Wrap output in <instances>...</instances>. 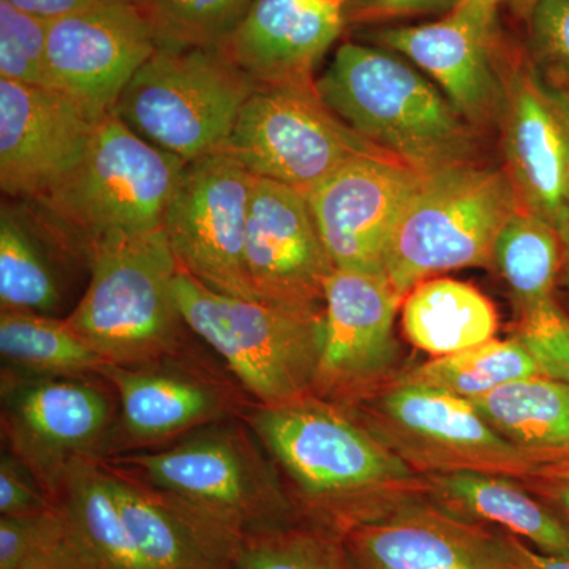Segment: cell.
<instances>
[{
  "instance_id": "cell-1",
  "label": "cell",
  "mask_w": 569,
  "mask_h": 569,
  "mask_svg": "<svg viewBox=\"0 0 569 569\" xmlns=\"http://www.w3.org/2000/svg\"><path fill=\"white\" fill-rule=\"evenodd\" d=\"M239 418L274 460L305 522L343 535L426 497V478L346 406L307 395L280 406H247Z\"/></svg>"
},
{
  "instance_id": "cell-2",
  "label": "cell",
  "mask_w": 569,
  "mask_h": 569,
  "mask_svg": "<svg viewBox=\"0 0 569 569\" xmlns=\"http://www.w3.org/2000/svg\"><path fill=\"white\" fill-rule=\"evenodd\" d=\"M316 88L356 134L421 174L477 163L478 130L395 52L353 41L340 44Z\"/></svg>"
},
{
  "instance_id": "cell-3",
  "label": "cell",
  "mask_w": 569,
  "mask_h": 569,
  "mask_svg": "<svg viewBox=\"0 0 569 569\" xmlns=\"http://www.w3.org/2000/svg\"><path fill=\"white\" fill-rule=\"evenodd\" d=\"M186 163L110 111L100 119L80 167L33 203L56 242L86 261L89 250L111 236L162 230Z\"/></svg>"
},
{
  "instance_id": "cell-4",
  "label": "cell",
  "mask_w": 569,
  "mask_h": 569,
  "mask_svg": "<svg viewBox=\"0 0 569 569\" xmlns=\"http://www.w3.org/2000/svg\"><path fill=\"white\" fill-rule=\"evenodd\" d=\"M86 293L66 318L108 365L183 358L186 321L174 295L179 271L167 234H119L89 250Z\"/></svg>"
},
{
  "instance_id": "cell-5",
  "label": "cell",
  "mask_w": 569,
  "mask_h": 569,
  "mask_svg": "<svg viewBox=\"0 0 569 569\" xmlns=\"http://www.w3.org/2000/svg\"><path fill=\"white\" fill-rule=\"evenodd\" d=\"M242 539L301 520L274 460L241 418L194 430L173 447L103 458Z\"/></svg>"
},
{
  "instance_id": "cell-6",
  "label": "cell",
  "mask_w": 569,
  "mask_h": 569,
  "mask_svg": "<svg viewBox=\"0 0 569 569\" xmlns=\"http://www.w3.org/2000/svg\"><path fill=\"white\" fill-rule=\"evenodd\" d=\"M174 295L187 329L223 359L254 403L280 406L312 395L325 306L291 307L220 293L181 268Z\"/></svg>"
},
{
  "instance_id": "cell-7",
  "label": "cell",
  "mask_w": 569,
  "mask_h": 569,
  "mask_svg": "<svg viewBox=\"0 0 569 569\" xmlns=\"http://www.w3.org/2000/svg\"><path fill=\"white\" fill-rule=\"evenodd\" d=\"M257 82L223 48L159 44L112 112L183 162L222 152Z\"/></svg>"
},
{
  "instance_id": "cell-8",
  "label": "cell",
  "mask_w": 569,
  "mask_h": 569,
  "mask_svg": "<svg viewBox=\"0 0 569 569\" xmlns=\"http://www.w3.org/2000/svg\"><path fill=\"white\" fill-rule=\"evenodd\" d=\"M519 208L505 168L466 163L426 174L392 234L389 283L406 298L441 272L492 266L497 236Z\"/></svg>"
},
{
  "instance_id": "cell-9",
  "label": "cell",
  "mask_w": 569,
  "mask_h": 569,
  "mask_svg": "<svg viewBox=\"0 0 569 569\" xmlns=\"http://www.w3.org/2000/svg\"><path fill=\"white\" fill-rule=\"evenodd\" d=\"M346 407L422 477L477 471L530 485L546 468L501 437L470 400L399 377Z\"/></svg>"
},
{
  "instance_id": "cell-10",
  "label": "cell",
  "mask_w": 569,
  "mask_h": 569,
  "mask_svg": "<svg viewBox=\"0 0 569 569\" xmlns=\"http://www.w3.org/2000/svg\"><path fill=\"white\" fill-rule=\"evenodd\" d=\"M222 152L254 178L283 183L306 197L355 157L388 153L340 121L321 100L316 81L258 86Z\"/></svg>"
},
{
  "instance_id": "cell-11",
  "label": "cell",
  "mask_w": 569,
  "mask_h": 569,
  "mask_svg": "<svg viewBox=\"0 0 569 569\" xmlns=\"http://www.w3.org/2000/svg\"><path fill=\"white\" fill-rule=\"evenodd\" d=\"M99 376H22L2 370V433L54 501L67 467L107 458L116 421L114 397Z\"/></svg>"
},
{
  "instance_id": "cell-12",
  "label": "cell",
  "mask_w": 569,
  "mask_h": 569,
  "mask_svg": "<svg viewBox=\"0 0 569 569\" xmlns=\"http://www.w3.org/2000/svg\"><path fill=\"white\" fill-rule=\"evenodd\" d=\"M254 176L227 153L183 167L163 231L179 268L220 293L254 298L246 264Z\"/></svg>"
},
{
  "instance_id": "cell-13",
  "label": "cell",
  "mask_w": 569,
  "mask_h": 569,
  "mask_svg": "<svg viewBox=\"0 0 569 569\" xmlns=\"http://www.w3.org/2000/svg\"><path fill=\"white\" fill-rule=\"evenodd\" d=\"M403 298L385 274L335 269L325 287V332L312 395L351 406L399 376L395 336Z\"/></svg>"
},
{
  "instance_id": "cell-14",
  "label": "cell",
  "mask_w": 569,
  "mask_h": 569,
  "mask_svg": "<svg viewBox=\"0 0 569 569\" xmlns=\"http://www.w3.org/2000/svg\"><path fill=\"white\" fill-rule=\"evenodd\" d=\"M497 11L467 0L438 21L385 28L367 39L425 70L473 129H488L500 123L507 92Z\"/></svg>"
},
{
  "instance_id": "cell-15",
  "label": "cell",
  "mask_w": 569,
  "mask_h": 569,
  "mask_svg": "<svg viewBox=\"0 0 569 569\" xmlns=\"http://www.w3.org/2000/svg\"><path fill=\"white\" fill-rule=\"evenodd\" d=\"M425 176L389 153H367L307 194L336 269L385 274L397 223Z\"/></svg>"
},
{
  "instance_id": "cell-16",
  "label": "cell",
  "mask_w": 569,
  "mask_h": 569,
  "mask_svg": "<svg viewBox=\"0 0 569 569\" xmlns=\"http://www.w3.org/2000/svg\"><path fill=\"white\" fill-rule=\"evenodd\" d=\"M157 47L156 29L134 0H104L56 18L47 40L51 88L107 114Z\"/></svg>"
},
{
  "instance_id": "cell-17",
  "label": "cell",
  "mask_w": 569,
  "mask_h": 569,
  "mask_svg": "<svg viewBox=\"0 0 569 569\" xmlns=\"http://www.w3.org/2000/svg\"><path fill=\"white\" fill-rule=\"evenodd\" d=\"M103 116L58 89L0 78L2 192L28 201L51 193L80 167Z\"/></svg>"
},
{
  "instance_id": "cell-18",
  "label": "cell",
  "mask_w": 569,
  "mask_h": 569,
  "mask_svg": "<svg viewBox=\"0 0 569 569\" xmlns=\"http://www.w3.org/2000/svg\"><path fill=\"white\" fill-rule=\"evenodd\" d=\"M99 377L110 383L119 402L107 458L189 436L239 417L247 407L231 385L190 365L186 356L156 365H107Z\"/></svg>"
},
{
  "instance_id": "cell-19",
  "label": "cell",
  "mask_w": 569,
  "mask_h": 569,
  "mask_svg": "<svg viewBox=\"0 0 569 569\" xmlns=\"http://www.w3.org/2000/svg\"><path fill=\"white\" fill-rule=\"evenodd\" d=\"M246 264L254 298L291 307H323L335 271L305 193L254 178L247 217Z\"/></svg>"
},
{
  "instance_id": "cell-20",
  "label": "cell",
  "mask_w": 569,
  "mask_h": 569,
  "mask_svg": "<svg viewBox=\"0 0 569 569\" xmlns=\"http://www.w3.org/2000/svg\"><path fill=\"white\" fill-rule=\"evenodd\" d=\"M355 569H512L500 531L415 498L342 535Z\"/></svg>"
},
{
  "instance_id": "cell-21",
  "label": "cell",
  "mask_w": 569,
  "mask_h": 569,
  "mask_svg": "<svg viewBox=\"0 0 569 569\" xmlns=\"http://www.w3.org/2000/svg\"><path fill=\"white\" fill-rule=\"evenodd\" d=\"M500 126L505 171L520 206L557 231L569 206V108L535 77L527 59L505 73Z\"/></svg>"
},
{
  "instance_id": "cell-22",
  "label": "cell",
  "mask_w": 569,
  "mask_h": 569,
  "mask_svg": "<svg viewBox=\"0 0 569 569\" xmlns=\"http://www.w3.org/2000/svg\"><path fill=\"white\" fill-rule=\"evenodd\" d=\"M346 0H254L223 50L258 86L312 82L346 26Z\"/></svg>"
},
{
  "instance_id": "cell-23",
  "label": "cell",
  "mask_w": 569,
  "mask_h": 569,
  "mask_svg": "<svg viewBox=\"0 0 569 569\" xmlns=\"http://www.w3.org/2000/svg\"><path fill=\"white\" fill-rule=\"evenodd\" d=\"M103 460L123 522L151 569H230L241 539L163 490Z\"/></svg>"
},
{
  "instance_id": "cell-24",
  "label": "cell",
  "mask_w": 569,
  "mask_h": 569,
  "mask_svg": "<svg viewBox=\"0 0 569 569\" xmlns=\"http://www.w3.org/2000/svg\"><path fill=\"white\" fill-rule=\"evenodd\" d=\"M425 478L427 500L449 515L515 535L548 556L569 559V523L518 479L477 471Z\"/></svg>"
},
{
  "instance_id": "cell-25",
  "label": "cell",
  "mask_w": 569,
  "mask_h": 569,
  "mask_svg": "<svg viewBox=\"0 0 569 569\" xmlns=\"http://www.w3.org/2000/svg\"><path fill=\"white\" fill-rule=\"evenodd\" d=\"M493 429L539 466L569 462V383L526 378L470 400Z\"/></svg>"
},
{
  "instance_id": "cell-26",
  "label": "cell",
  "mask_w": 569,
  "mask_h": 569,
  "mask_svg": "<svg viewBox=\"0 0 569 569\" xmlns=\"http://www.w3.org/2000/svg\"><path fill=\"white\" fill-rule=\"evenodd\" d=\"M402 328L411 346L440 358L493 339L498 316L473 284L427 279L403 298Z\"/></svg>"
},
{
  "instance_id": "cell-27",
  "label": "cell",
  "mask_w": 569,
  "mask_h": 569,
  "mask_svg": "<svg viewBox=\"0 0 569 569\" xmlns=\"http://www.w3.org/2000/svg\"><path fill=\"white\" fill-rule=\"evenodd\" d=\"M54 503L97 569H151L123 522L102 459L73 460L62 475Z\"/></svg>"
},
{
  "instance_id": "cell-28",
  "label": "cell",
  "mask_w": 569,
  "mask_h": 569,
  "mask_svg": "<svg viewBox=\"0 0 569 569\" xmlns=\"http://www.w3.org/2000/svg\"><path fill=\"white\" fill-rule=\"evenodd\" d=\"M561 261L559 231L520 206L498 233L492 258L515 296L518 317L559 305L556 287Z\"/></svg>"
},
{
  "instance_id": "cell-29",
  "label": "cell",
  "mask_w": 569,
  "mask_h": 569,
  "mask_svg": "<svg viewBox=\"0 0 569 569\" xmlns=\"http://www.w3.org/2000/svg\"><path fill=\"white\" fill-rule=\"evenodd\" d=\"M3 369L22 376H99L108 365L67 320L44 313L0 312Z\"/></svg>"
},
{
  "instance_id": "cell-30",
  "label": "cell",
  "mask_w": 569,
  "mask_h": 569,
  "mask_svg": "<svg viewBox=\"0 0 569 569\" xmlns=\"http://www.w3.org/2000/svg\"><path fill=\"white\" fill-rule=\"evenodd\" d=\"M397 377L408 383L471 400L512 381L546 377V373L530 351L512 336L505 340L490 339L458 353L432 358L422 365L400 370Z\"/></svg>"
},
{
  "instance_id": "cell-31",
  "label": "cell",
  "mask_w": 569,
  "mask_h": 569,
  "mask_svg": "<svg viewBox=\"0 0 569 569\" xmlns=\"http://www.w3.org/2000/svg\"><path fill=\"white\" fill-rule=\"evenodd\" d=\"M61 305L54 271L31 223L2 204L0 213V307L51 316Z\"/></svg>"
},
{
  "instance_id": "cell-32",
  "label": "cell",
  "mask_w": 569,
  "mask_h": 569,
  "mask_svg": "<svg viewBox=\"0 0 569 569\" xmlns=\"http://www.w3.org/2000/svg\"><path fill=\"white\" fill-rule=\"evenodd\" d=\"M97 569L54 505L40 515L0 518V569Z\"/></svg>"
},
{
  "instance_id": "cell-33",
  "label": "cell",
  "mask_w": 569,
  "mask_h": 569,
  "mask_svg": "<svg viewBox=\"0 0 569 569\" xmlns=\"http://www.w3.org/2000/svg\"><path fill=\"white\" fill-rule=\"evenodd\" d=\"M230 569H355L342 535L298 520L242 538Z\"/></svg>"
},
{
  "instance_id": "cell-34",
  "label": "cell",
  "mask_w": 569,
  "mask_h": 569,
  "mask_svg": "<svg viewBox=\"0 0 569 569\" xmlns=\"http://www.w3.org/2000/svg\"><path fill=\"white\" fill-rule=\"evenodd\" d=\"M254 0H146L159 44L223 48Z\"/></svg>"
},
{
  "instance_id": "cell-35",
  "label": "cell",
  "mask_w": 569,
  "mask_h": 569,
  "mask_svg": "<svg viewBox=\"0 0 569 569\" xmlns=\"http://www.w3.org/2000/svg\"><path fill=\"white\" fill-rule=\"evenodd\" d=\"M527 18V62L539 82L569 108V0H537Z\"/></svg>"
},
{
  "instance_id": "cell-36",
  "label": "cell",
  "mask_w": 569,
  "mask_h": 569,
  "mask_svg": "<svg viewBox=\"0 0 569 569\" xmlns=\"http://www.w3.org/2000/svg\"><path fill=\"white\" fill-rule=\"evenodd\" d=\"M48 28L50 21L44 18L0 0V78L51 88L47 69Z\"/></svg>"
},
{
  "instance_id": "cell-37",
  "label": "cell",
  "mask_w": 569,
  "mask_h": 569,
  "mask_svg": "<svg viewBox=\"0 0 569 569\" xmlns=\"http://www.w3.org/2000/svg\"><path fill=\"white\" fill-rule=\"evenodd\" d=\"M32 471L10 451L0 458V518L40 515L54 507Z\"/></svg>"
},
{
  "instance_id": "cell-38",
  "label": "cell",
  "mask_w": 569,
  "mask_h": 569,
  "mask_svg": "<svg viewBox=\"0 0 569 569\" xmlns=\"http://www.w3.org/2000/svg\"><path fill=\"white\" fill-rule=\"evenodd\" d=\"M458 0H346L343 18L347 22H376L396 18L448 14Z\"/></svg>"
},
{
  "instance_id": "cell-39",
  "label": "cell",
  "mask_w": 569,
  "mask_h": 569,
  "mask_svg": "<svg viewBox=\"0 0 569 569\" xmlns=\"http://www.w3.org/2000/svg\"><path fill=\"white\" fill-rule=\"evenodd\" d=\"M523 486L569 523V462L546 467L537 479Z\"/></svg>"
},
{
  "instance_id": "cell-40",
  "label": "cell",
  "mask_w": 569,
  "mask_h": 569,
  "mask_svg": "<svg viewBox=\"0 0 569 569\" xmlns=\"http://www.w3.org/2000/svg\"><path fill=\"white\" fill-rule=\"evenodd\" d=\"M500 531V530H498ZM512 569H569V559L539 552L515 535L500 531Z\"/></svg>"
},
{
  "instance_id": "cell-41",
  "label": "cell",
  "mask_w": 569,
  "mask_h": 569,
  "mask_svg": "<svg viewBox=\"0 0 569 569\" xmlns=\"http://www.w3.org/2000/svg\"><path fill=\"white\" fill-rule=\"evenodd\" d=\"M7 2L17 9L51 21L74 13V11L89 9L104 0H7Z\"/></svg>"
},
{
  "instance_id": "cell-42",
  "label": "cell",
  "mask_w": 569,
  "mask_h": 569,
  "mask_svg": "<svg viewBox=\"0 0 569 569\" xmlns=\"http://www.w3.org/2000/svg\"><path fill=\"white\" fill-rule=\"evenodd\" d=\"M560 241H561V277L565 283L569 284V206L567 216H565L563 222L560 224Z\"/></svg>"
},
{
  "instance_id": "cell-43",
  "label": "cell",
  "mask_w": 569,
  "mask_h": 569,
  "mask_svg": "<svg viewBox=\"0 0 569 569\" xmlns=\"http://www.w3.org/2000/svg\"><path fill=\"white\" fill-rule=\"evenodd\" d=\"M458 2H467V0H458ZM468 2L482 3V6L492 7V9L497 10L498 7L509 3V6H518L519 10L527 11V14H529L531 7L537 3V0H468Z\"/></svg>"
},
{
  "instance_id": "cell-44",
  "label": "cell",
  "mask_w": 569,
  "mask_h": 569,
  "mask_svg": "<svg viewBox=\"0 0 569 569\" xmlns=\"http://www.w3.org/2000/svg\"><path fill=\"white\" fill-rule=\"evenodd\" d=\"M134 2H138V3H140V6H142V3L146 2V0H134Z\"/></svg>"
},
{
  "instance_id": "cell-45",
  "label": "cell",
  "mask_w": 569,
  "mask_h": 569,
  "mask_svg": "<svg viewBox=\"0 0 569 569\" xmlns=\"http://www.w3.org/2000/svg\"><path fill=\"white\" fill-rule=\"evenodd\" d=\"M26 569H31V568H26Z\"/></svg>"
}]
</instances>
